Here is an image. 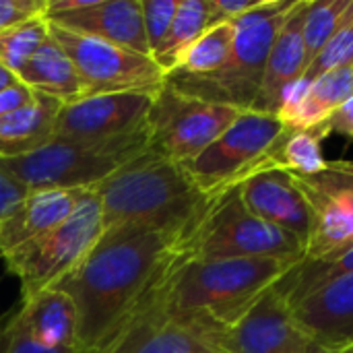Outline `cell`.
Instances as JSON below:
<instances>
[{
  "mask_svg": "<svg viewBox=\"0 0 353 353\" xmlns=\"http://www.w3.org/2000/svg\"><path fill=\"white\" fill-rule=\"evenodd\" d=\"M50 35L72 62L83 87V97L124 91L157 93L165 85V72L151 56L52 23Z\"/></svg>",
  "mask_w": 353,
  "mask_h": 353,
  "instance_id": "obj_10",
  "label": "cell"
},
{
  "mask_svg": "<svg viewBox=\"0 0 353 353\" xmlns=\"http://www.w3.org/2000/svg\"><path fill=\"white\" fill-rule=\"evenodd\" d=\"M209 27H211L209 0H180L178 2V10L174 14L168 39L155 58V62L163 68L165 77L176 68V62L180 60L184 50L190 43H194Z\"/></svg>",
  "mask_w": 353,
  "mask_h": 353,
  "instance_id": "obj_27",
  "label": "cell"
},
{
  "mask_svg": "<svg viewBox=\"0 0 353 353\" xmlns=\"http://www.w3.org/2000/svg\"><path fill=\"white\" fill-rule=\"evenodd\" d=\"M0 259H2V254H0Z\"/></svg>",
  "mask_w": 353,
  "mask_h": 353,
  "instance_id": "obj_42",
  "label": "cell"
},
{
  "mask_svg": "<svg viewBox=\"0 0 353 353\" xmlns=\"http://www.w3.org/2000/svg\"><path fill=\"white\" fill-rule=\"evenodd\" d=\"M101 205L103 232L147 228L180 240L186 250L219 196L205 194L188 172L145 153L91 188Z\"/></svg>",
  "mask_w": 353,
  "mask_h": 353,
  "instance_id": "obj_3",
  "label": "cell"
},
{
  "mask_svg": "<svg viewBox=\"0 0 353 353\" xmlns=\"http://www.w3.org/2000/svg\"><path fill=\"white\" fill-rule=\"evenodd\" d=\"M101 234V205L89 188L58 228L2 254L6 273L21 283V300H29L62 281L93 250Z\"/></svg>",
  "mask_w": 353,
  "mask_h": 353,
  "instance_id": "obj_5",
  "label": "cell"
},
{
  "mask_svg": "<svg viewBox=\"0 0 353 353\" xmlns=\"http://www.w3.org/2000/svg\"><path fill=\"white\" fill-rule=\"evenodd\" d=\"M62 101L33 91V99L0 118V157L33 153L54 139Z\"/></svg>",
  "mask_w": 353,
  "mask_h": 353,
  "instance_id": "obj_21",
  "label": "cell"
},
{
  "mask_svg": "<svg viewBox=\"0 0 353 353\" xmlns=\"http://www.w3.org/2000/svg\"><path fill=\"white\" fill-rule=\"evenodd\" d=\"M85 190L41 188L29 190L0 221V254L58 228L70 217Z\"/></svg>",
  "mask_w": 353,
  "mask_h": 353,
  "instance_id": "obj_18",
  "label": "cell"
},
{
  "mask_svg": "<svg viewBox=\"0 0 353 353\" xmlns=\"http://www.w3.org/2000/svg\"><path fill=\"white\" fill-rule=\"evenodd\" d=\"M308 353H352L350 350H335V347H327V345H321L316 341H310L308 345Z\"/></svg>",
  "mask_w": 353,
  "mask_h": 353,
  "instance_id": "obj_39",
  "label": "cell"
},
{
  "mask_svg": "<svg viewBox=\"0 0 353 353\" xmlns=\"http://www.w3.org/2000/svg\"><path fill=\"white\" fill-rule=\"evenodd\" d=\"M353 273V246L339 252L331 259H316V261H300L294 265L281 281L275 285L277 294L285 300L290 308L298 306L316 290L329 285L331 281L352 275Z\"/></svg>",
  "mask_w": 353,
  "mask_h": 353,
  "instance_id": "obj_24",
  "label": "cell"
},
{
  "mask_svg": "<svg viewBox=\"0 0 353 353\" xmlns=\"http://www.w3.org/2000/svg\"><path fill=\"white\" fill-rule=\"evenodd\" d=\"M238 192L252 215L294 234L306 250L312 234V209L288 170L261 168L238 184Z\"/></svg>",
  "mask_w": 353,
  "mask_h": 353,
  "instance_id": "obj_14",
  "label": "cell"
},
{
  "mask_svg": "<svg viewBox=\"0 0 353 353\" xmlns=\"http://www.w3.org/2000/svg\"><path fill=\"white\" fill-rule=\"evenodd\" d=\"M329 134L331 128L327 122L304 130L285 128V132L271 151V165L304 176L323 172L329 165L323 155V141Z\"/></svg>",
  "mask_w": 353,
  "mask_h": 353,
  "instance_id": "obj_25",
  "label": "cell"
},
{
  "mask_svg": "<svg viewBox=\"0 0 353 353\" xmlns=\"http://www.w3.org/2000/svg\"><path fill=\"white\" fill-rule=\"evenodd\" d=\"M312 209L304 259H331L353 246V161H329L312 176L290 172Z\"/></svg>",
  "mask_w": 353,
  "mask_h": 353,
  "instance_id": "obj_11",
  "label": "cell"
},
{
  "mask_svg": "<svg viewBox=\"0 0 353 353\" xmlns=\"http://www.w3.org/2000/svg\"><path fill=\"white\" fill-rule=\"evenodd\" d=\"M347 66H353V2L347 8L339 29L335 31V35L327 41V46L319 52V56L308 64L300 81L304 85H310L319 77L337 68H347Z\"/></svg>",
  "mask_w": 353,
  "mask_h": 353,
  "instance_id": "obj_30",
  "label": "cell"
},
{
  "mask_svg": "<svg viewBox=\"0 0 353 353\" xmlns=\"http://www.w3.org/2000/svg\"><path fill=\"white\" fill-rule=\"evenodd\" d=\"M43 19L62 29L151 56L141 0H87L77 10L43 14Z\"/></svg>",
  "mask_w": 353,
  "mask_h": 353,
  "instance_id": "obj_15",
  "label": "cell"
},
{
  "mask_svg": "<svg viewBox=\"0 0 353 353\" xmlns=\"http://www.w3.org/2000/svg\"><path fill=\"white\" fill-rule=\"evenodd\" d=\"M155 95L147 91H124L89 95L64 103L56 120L54 139L93 143L139 130L147 124Z\"/></svg>",
  "mask_w": 353,
  "mask_h": 353,
  "instance_id": "obj_12",
  "label": "cell"
},
{
  "mask_svg": "<svg viewBox=\"0 0 353 353\" xmlns=\"http://www.w3.org/2000/svg\"><path fill=\"white\" fill-rule=\"evenodd\" d=\"M207 343L217 353H308L310 339L271 288L238 323L207 335Z\"/></svg>",
  "mask_w": 353,
  "mask_h": 353,
  "instance_id": "obj_13",
  "label": "cell"
},
{
  "mask_svg": "<svg viewBox=\"0 0 353 353\" xmlns=\"http://www.w3.org/2000/svg\"><path fill=\"white\" fill-rule=\"evenodd\" d=\"M27 192V186L0 163V221L17 203L25 199Z\"/></svg>",
  "mask_w": 353,
  "mask_h": 353,
  "instance_id": "obj_35",
  "label": "cell"
},
{
  "mask_svg": "<svg viewBox=\"0 0 353 353\" xmlns=\"http://www.w3.org/2000/svg\"><path fill=\"white\" fill-rule=\"evenodd\" d=\"M145 153H149V124L108 141L83 143L52 139L33 153L0 157V163L19 178L27 190H89Z\"/></svg>",
  "mask_w": 353,
  "mask_h": 353,
  "instance_id": "obj_4",
  "label": "cell"
},
{
  "mask_svg": "<svg viewBox=\"0 0 353 353\" xmlns=\"http://www.w3.org/2000/svg\"><path fill=\"white\" fill-rule=\"evenodd\" d=\"M290 10L259 23H232L236 31L234 48L228 64L221 70L211 77H182L172 72L165 77V85L203 101L234 105L242 112L252 110L263 85L271 48Z\"/></svg>",
  "mask_w": 353,
  "mask_h": 353,
  "instance_id": "obj_8",
  "label": "cell"
},
{
  "mask_svg": "<svg viewBox=\"0 0 353 353\" xmlns=\"http://www.w3.org/2000/svg\"><path fill=\"white\" fill-rule=\"evenodd\" d=\"M0 353H87L79 347L70 350H48L37 345L23 329L17 308L0 316Z\"/></svg>",
  "mask_w": 353,
  "mask_h": 353,
  "instance_id": "obj_32",
  "label": "cell"
},
{
  "mask_svg": "<svg viewBox=\"0 0 353 353\" xmlns=\"http://www.w3.org/2000/svg\"><path fill=\"white\" fill-rule=\"evenodd\" d=\"M310 0H296L283 27L279 29L271 48L261 91L254 99L252 110L263 114L279 116L288 91L306 72V50H304V17Z\"/></svg>",
  "mask_w": 353,
  "mask_h": 353,
  "instance_id": "obj_16",
  "label": "cell"
},
{
  "mask_svg": "<svg viewBox=\"0 0 353 353\" xmlns=\"http://www.w3.org/2000/svg\"><path fill=\"white\" fill-rule=\"evenodd\" d=\"M242 110L203 101L163 85L149 112V153L186 165L217 141Z\"/></svg>",
  "mask_w": 353,
  "mask_h": 353,
  "instance_id": "obj_9",
  "label": "cell"
},
{
  "mask_svg": "<svg viewBox=\"0 0 353 353\" xmlns=\"http://www.w3.org/2000/svg\"><path fill=\"white\" fill-rule=\"evenodd\" d=\"M292 314L310 341L345 350L353 343V273L316 290Z\"/></svg>",
  "mask_w": 353,
  "mask_h": 353,
  "instance_id": "obj_17",
  "label": "cell"
},
{
  "mask_svg": "<svg viewBox=\"0 0 353 353\" xmlns=\"http://www.w3.org/2000/svg\"><path fill=\"white\" fill-rule=\"evenodd\" d=\"M207 337L163 316L151 302L108 353H209Z\"/></svg>",
  "mask_w": 353,
  "mask_h": 353,
  "instance_id": "obj_19",
  "label": "cell"
},
{
  "mask_svg": "<svg viewBox=\"0 0 353 353\" xmlns=\"http://www.w3.org/2000/svg\"><path fill=\"white\" fill-rule=\"evenodd\" d=\"M48 0H0V33L21 21L39 17Z\"/></svg>",
  "mask_w": 353,
  "mask_h": 353,
  "instance_id": "obj_33",
  "label": "cell"
},
{
  "mask_svg": "<svg viewBox=\"0 0 353 353\" xmlns=\"http://www.w3.org/2000/svg\"><path fill=\"white\" fill-rule=\"evenodd\" d=\"M353 97V66L331 70L312 81L304 97L279 112L288 128L304 130L327 122L345 101Z\"/></svg>",
  "mask_w": 353,
  "mask_h": 353,
  "instance_id": "obj_22",
  "label": "cell"
},
{
  "mask_svg": "<svg viewBox=\"0 0 353 353\" xmlns=\"http://www.w3.org/2000/svg\"><path fill=\"white\" fill-rule=\"evenodd\" d=\"M48 37L50 23L43 19V14L4 29L0 33V62L17 74L21 66L48 41Z\"/></svg>",
  "mask_w": 353,
  "mask_h": 353,
  "instance_id": "obj_28",
  "label": "cell"
},
{
  "mask_svg": "<svg viewBox=\"0 0 353 353\" xmlns=\"http://www.w3.org/2000/svg\"><path fill=\"white\" fill-rule=\"evenodd\" d=\"M186 254L194 261L304 259V244L294 234L252 215L236 186L215 201Z\"/></svg>",
  "mask_w": 353,
  "mask_h": 353,
  "instance_id": "obj_6",
  "label": "cell"
},
{
  "mask_svg": "<svg viewBox=\"0 0 353 353\" xmlns=\"http://www.w3.org/2000/svg\"><path fill=\"white\" fill-rule=\"evenodd\" d=\"M17 79L27 85L31 91L50 95L60 99L62 103H70L83 97V87L79 74L68 60V56L60 50V46L48 37V41L21 66Z\"/></svg>",
  "mask_w": 353,
  "mask_h": 353,
  "instance_id": "obj_23",
  "label": "cell"
},
{
  "mask_svg": "<svg viewBox=\"0 0 353 353\" xmlns=\"http://www.w3.org/2000/svg\"><path fill=\"white\" fill-rule=\"evenodd\" d=\"M178 2L180 0H141V10H143V29H145V37L149 43V54L155 60L157 54L161 52L174 14L178 10Z\"/></svg>",
  "mask_w": 353,
  "mask_h": 353,
  "instance_id": "obj_31",
  "label": "cell"
},
{
  "mask_svg": "<svg viewBox=\"0 0 353 353\" xmlns=\"http://www.w3.org/2000/svg\"><path fill=\"white\" fill-rule=\"evenodd\" d=\"M331 132H337L345 139L353 141V97L350 101H345L329 120H327Z\"/></svg>",
  "mask_w": 353,
  "mask_h": 353,
  "instance_id": "obj_37",
  "label": "cell"
},
{
  "mask_svg": "<svg viewBox=\"0 0 353 353\" xmlns=\"http://www.w3.org/2000/svg\"><path fill=\"white\" fill-rule=\"evenodd\" d=\"M17 83H21V81L17 79V74L0 62V91L12 87V85H17Z\"/></svg>",
  "mask_w": 353,
  "mask_h": 353,
  "instance_id": "obj_38",
  "label": "cell"
},
{
  "mask_svg": "<svg viewBox=\"0 0 353 353\" xmlns=\"http://www.w3.org/2000/svg\"><path fill=\"white\" fill-rule=\"evenodd\" d=\"M302 259L194 261L184 256L151 304L168 319L205 337L238 323Z\"/></svg>",
  "mask_w": 353,
  "mask_h": 353,
  "instance_id": "obj_2",
  "label": "cell"
},
{
  "mask_svg": "<svg viewBox=\"0 0 353 353\" xmlns=\"http://www.w3.org/2000/svg\"><path fill=\"white\" fill-rule=\"evenodd\" d=\"M31 99H33V91L23 83H17L4 91H0V118L17 112L19 108L27 105Z\"/></svg>",
  "mask_w": 353,
  "mask_h": 353,
  "instance_id": "obj_36",
  "label": "cell"
},
{
  "mask_svg": "<svg viewBox=\"0 0 353 353\" xmlns=\"http://www.w3.org/2000/svg\"><path fill=\"white\" fill-rule=\"evenodd\" d=\"M186 246L147 228L105 230L93 250L54 288L77 308V347L108 353L149 306Z\"/></svg>",
  "mask_w": 353,
  "mask_h": 353,
  "instance_id": "obj_1",
  "label": "cell"
},
{
  "mask_svg": "<svg viewBox=\"0 0 353 353\" xmlns=\"http://www.w3.org/2000/svg\"><path fill=\"white\" fill-rule=\"evenodd\" d=\"M285 128L279 116L246 110L217 141L182 168L205 194L221 196L256 170L271 165V151Z\"/></svg>",
  "mask_w": 353,
  "mask_h": 353,
  "instance_id": "obj_7",
  "label": "cell"
},
{
  "mask_svg": "<svg viewBox=\"0 0 353 353\" xmlns=\"http://www.w3.org/2000/svg\"><path fill=\"white\" fill-rule=\"evenodd\" d=\"M25 333L41 347L70 350L77 347V308L68 294L48 288L17 306Z\"/></svg>",
  "mask_w": 353,
  "mask_h": 353,
  "instance_id": "obj_20",
  "label": "cell"
},
{
  "mask_svg": "<svg viewBox=\"0 0 353 353\" xmlns=\"http://www.w3.org/2000/svg\"><path fill=\"white\" fill-rule=\"evenodd\" d=\"M259 0H209L211 27L221 23H234L248 10H252Z\"/></svg>",
  "mask_w": 353,
  "mask_h": 353,
  "instance_id": "obj_34",
  "label": "cell"
},
{
  "mask_svg": "<svg viewBox=\"0 0 353 353\" xmlns=\"http://www.w3.org/2000/svg\"><path fill=\"white\" fill-rule=\"evenodd\" d=\"M345 350H350V352L353 353V343H352V345H350V347H345Z\"/></svg>",
  "mask_w": 353,
  "mask_h": 353,
  "instance_id": "obj_40",
  "label": "cell"
},
{
  "mask_svg": "<svg viewBox=\"0 0 353 353\" xmlns=\"http://www.w3.org/2000/svg\"><path fill=\"white\" fill-rule=\"evenodd\" d=\"M352 2L353 0H310L302 27L306 68L327 46V41L335 35Z\"/></svg>",
  "mask_w": 353,
  "mask_h": 353,
  "instance_id": "obj_29",
  "label": "cell"
},
{
  "mask_svg": "<svg viewBox=\"0 0 353 353\" xmlns=\"http://www.w3.org/2000/svg\"><path fill=\"white\" fill-rule=\"evenodd\" d=\"M234 25L232 23H221L209 27L194 43H190L180 60L176 62V68L172 70L174 74L182 77H211L217 70H221L234 48ZM170 72V74H172Z\"/></svg>",
  "mask_w": 353,
  "mask_h": 353,
  "instance_id": "obj_26",
  "label": "cell"
},
{
  "mask_svg": "<svg viewBox=\"0 0 353 353\" xmlns=\"http://www.w3.org/2000/svg\"><path fill=\"white\" fill-rule=\"evenodd\" d=\"M209 353H217V352H209Z\"/></svg>",
  "mask_w": 353,
  "mask_h": 353,
  "instance_id": "obj_41",
  "label": "cell"
}]
</instances>
